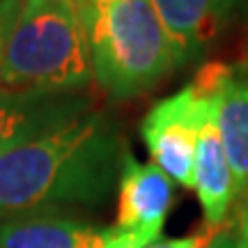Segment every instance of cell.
<instances>
[{
  "mask_svg": "<svg viewBox=\"0 0 248 248\" xmlns=\"http://www.w3.org/2000/svg\"><path fill=\"white\" fill-rule=\"evenodd\" d=\"M126 145L110 117L88 110L0 156V218L104 207Z\"/></svg>",
  "mask_w": 248,
  "mask_h": 248,
  "instance_id": "1",
  "label": "cell"
},
{
  "mask_svg": "<svg viewBox=\"0 0 248 248\" xmlns=\"http://www.w3.org/2000/svg\"><path fill=\"white\" fill-rule=\"evenodd\" d=\"M92 78L115 101L159 85L184 67L150 0H83Z\"/></svg>",
  "mask_w": 248,
  "mask_h": 248,
  "instance_id": "2",
  "label": "cell"
},
{
  "mask_svg": "<svg viewBox=\"0 0 248 248\" xmlns=\"http://www.w3.org/2000/svg\"><path fill=\"white\" fill-rule=\"evenodd\" d=\"M90 83L83 0H23L0 58V92H83Z\"/></svg>",
  "mask_w": 248,
  "mask_h": 248,
  "instance_id": "3",
  "label": "cell"
},
{
  "mask_svg": "<svg viewBox=\"0 0 248 248\" xmlns=\"http://www.w3.org/2000/svg\"><path fill=\"white\" fill-rule=\"evenodd\" d=\"M228 62H212L198 71L191 80L202 94V115H200V131H198V152H195V175L193 191L202 209L204 225L221 228L225 225L228 212L237 200L234 177H232L230 161L225 156V147L221 140L218 122H216V88L221 83Z\"/></svg>",
  "mask_w": 248,
  "mask_h": 248,
  "instance_id": "4",
  "label": "cell"
},
{
  "mask_svg": "<svg viewBox=\"0 0 248 248\" xmlns=\"http://www.w3.org/2000/svg\"><path fill=\"white\" fill-rule=\"evenodd\" d=\"M202 101V94L188 83L179 92L156 101L140 124V138L152 163L184 188H193Z\"/></svg>",
  "mask_w": 248,
  "mask_h": 248,
  "instance_id": "5",
  "label": "cell"
},
{
  "mask_svg": "<svg viewBox=\"0 0 248 248\" xmlns=\"http://www.w3.org/2000/svg\"><path fill=\"white\" fill-rule=\"evenodd\" d=\"M172 200V182L126 150L117 179V218L106 248H142L161 239Z\"/></svg>",
  "mask_w": 248,
  "mask_h": 248,
  "instance_id": "6",
  "label": "cell"
},
{
  "mask_svg": "<svg viewBox=\"0 0 248 248\" xmlns=\"http://www.w3.org/2000/svg\"><path fill=\"white\" fill-rule=\"evenodd\" d=\"M88 110L83 92H0V156Z\"/></svg>",
  "mask_w": 248,
  "mask_h": 248,
  "instance_id": "7",
  "label": "cell"
},
{
  "mask_svg": "<svg viewBox=\"0 0 248 248\" xmlns=\"http://www.w3.org/2000/svg\"><path fill=\"white\" fill-rule=\"evenodd\" d=\"M182 62L200 60L228 30L241 0H150Z\"/></svg>",
  "mask_w": 248,
  "mask_h": 248,
  "instance_id": "8",
  "label": "cell"
},
{
  "mask_svg": "<svg viewBox=\"0 0 248 248\" xmlns=\"http://www.w3.org/2000/svg\"><path fill=\"white\" fill-rule=\"evenodd\" d=\"M113 228L64 214H23L0 221V248H106Z\"/></svg>",
  "mask_w": 248,
  "mask_h": 248,
  "instance_id": "9",
  "label": "cell"
},
{
  "mask_svg": "<svg viewBox=\"0 0 248 248\" xmlns=\"http://www.w3.org/2000/svg\"><path fill=\"white\" fill-rule=\"evenodd\" d=\"M216 122L230 161L237 198H248V71L244 64H228L216 88Z\"/></svg>",
  "mask_w": 248,
  "mask_h": 248,
  "instance_id": "10",
  "label": "cell"
},
{
  "mask_svg": "<svg viewBox=\"0 0 248 248\" xmlns=\"http://www.w3.org/2000/svg\"><path fill=\"white\" fill-rule=\"evenodd\" d=\"M216 230H218V228L204 225L202 230L195 232V234L179 237V239H156V241H152V244H147V246H142V248H207L212 244Z\"/></svg>",
  "mask_w": 248,
  "mask_h": 248,
  "instance_id": "11",
  "label": "cell"
},
{
  "mask_svg": "<svg viewBox=\"0 0 248 248\" xmlns=\"http://www.w3.org/2000/svg\"><path fill=\"white\" fill-rule=\"evenodd\" d=\"M21 7H23V0H0V58H2L5 44H7L9 32L14 28Z\"/></svg>",
  "mask_w": 248,
  "mask_h": 248,
  "instance_id": "12",
  "label": "cell"
},
{
  "mask_svg": "<svg viewBox=\"0 0 248 248\" xmlns=\"http://www.w3.org/2000/svg\"><path fill=\"white\" fill-rule=\"evenodd\" d=\"M207 248H241V239H239V228H237V221L221 225V228L216 230V234H214L212 244H209Z\"/></svg>",
  "mask_w": 248,
  "mask_h": 248,
  "instance_id": "13",
  "label": "cell"
},
{
  "mask_svg": "<svg viewBox=\"0 0 248 248\" xmlns=\"http://www.w3.org/2000/svg\"><path fill=\"white\" fill-rule=\"evenodd\" d=\"M237 228H239V239L241 248H248V204L241 209L239 218H237Z\"/></svg>",
  "mask_w": 248,
  "mask_h": 248,
  "instance_id": "14",
  "label": "cell"
},
{
  "mask_svg": "<svg viewBox=\"0 0 248 248\" xmlns=\"http://www.w3.org/2000/svg\"><path fill=\"white\" fill-rule=\"evenodd\" d=\"M244 69H246V71H248V58H246V64H244Z\"/></svg>",
  "mask_w": 248,
  "mask_h": 248,
  "instance_id": "15",
  "label": "cell"
}]
</instances>
